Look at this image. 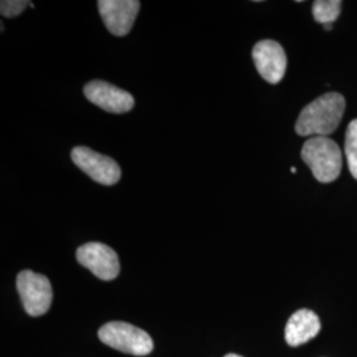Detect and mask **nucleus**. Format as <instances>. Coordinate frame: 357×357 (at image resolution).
I'll return each mask as SVG.
<instances>
[{
  "mask_svg": "<svg viewBox=\"0 0 357 357\" xmlns=\"http://www.w3.org/2000/svg\"><path fill=\"white\" fill-rule=\"evenodd\" d=\"M344 110L345 100L340 93L323 94L301 112L295 131L301 137H328L339 128Z\"/></svg>",
  "mask_w": 357,
  "mask_h": 357,
  "instance_id": "1",
  "label": "nucleus"
},
{
  "mask_svg": "<svg viewBox=\"0 0 357 357\" xmlns=\"http://www.w3.org/2000/svg\"><path fill=\"white\" fill-rule=\"evenodd\" d=\"M301 156L320 183H331L339 178L343 155L336 142L327 137L310 138L303 144Z\"/></svg>",
  "mask_w": 357,
  "mask_h": 357,
  "instance_id": "2",
  "label": "nucleus"
},
{
  "mask_svg": "<svg viewBox=\"0 0 357 357\" xmlns=\"http://www.w3.org/2000/svg\"><path fill=\"white\" fill-rule=\"evenodd\" d=\"M98 337L103 344L132 356H146L153 349L151 336L126 321H109L103 324L98 331Z\"/></svg>",
  "mask_w": 357,
  "mask_h": 357,
  "instance_id": "3",
  "label": "nucleus"
},
{
  "mask_svg": "<svg viewBox=\"0 0 357 357\" xmlns=\"http://www.w3.org/2000/svg\"><path fill=\"white\" fill-rule=\"evenodd\" d=\"M16 287L26 314L31 317H41L51 308L53 291L51 282L32 270H23L16 280Z\"/></svg>",
  "mask_w": 357,
  "mask_h": 357,
  "instance_id": "4",
  "label": "nucleus"
},
{
  "mask_svg": "<svg viewBox=\"0 0 357 357\" xmlns=\"http://www.w3.org/2000/svg\"><path fill=\"white\" fill-rule=\"evenodd\" d=\"M77 261L102 281H113L119 274V258L114 250L101 243H88L77 249Z\"/></svg>",
  "mask_w": 357,
  "mask_h": 357,
  "instance_id": "5",
  "label": "nucleus"
},
{
  "mask_svg": "<svg viewBox=\"0 0 357 357\" xmlns=\"http://www.w3.org/2000/svg\"><path fill=\"white\" fill-rule=\"evenodd\" d=\"M72 160L89 178L103 185H113L121 178V168L114 159L96 153L89 147H75Z\"/></svg>",
  "mask_w": 357,
  "mask_h": 357,
  "instance_id": "6",
  "label": "nucleus"
},
{
  "mask_svg": "<svg viewBox=\"0 0 357 357\" xmlns=\"http://www.w3.org/2000/svg\"><path fill=\"white\" fill-rule=\"evenodd\" d=\"M141 3L138 0H100L98 11L107 31L114 36H125L131 31Z\"/></svg>",
  "mask_w": 357,
  "mask_h": 357,
  "instance_id": "7",
  "label": "nucleus"
},
{
  "mask_svg": "<svg viewBox=\"0 0 357 357\" xmlns=\"http://www.w3.org/2000/svg\"><path fill=\"white\" fill-rule=\"evenodd\" d=\"M84 94L90 102L97 105L107 113H128L135 105L134 97L126 90L119 89L101 79H94L86 84Z\"/></svg>",
  "mask_w": 357,
  "mask_h": 357,
  "instance_id": "8",
  "label": "nucleus"
},
{
  "mask_svg": "<svg viewBox=\"0 0 357 357\" xmlns=\"http://www.w3.org/2000/svg\"><path fill=\"white\" fill-rule=\"evenodd\" d=\"M252 54L261 77L270 84H278L287 66V57L281 44L274 40H262L255 44Z\"/></svg>",
  "mask_w": 357,
  "mask_h": 357,
  "instance_id": "9",
  "label": "nucleus"
},
{
  "mask_svg": "<svg viewBox=\"0 0 357 357\" xmlns=\"http://www.w3.org/2000/svg\"><path fill=\"white\" fill-rule=\"evenodd\" d=\"M321 324L319 317L307 308L298 310L290 317L284 328L286 343L291 347L306 344L319 333Z\"/></svg>",
  "mask_w": 357,
  "mask_h": 357,
  "instance_id": "10",
  "label": "nucleus"
},
{
  "mask_svg": "<svg viewBox=\"0 0 357 357\" xmlns=\"http://www.w3.org/2000/svg\"><path fill=\"white\" fill-rule=\"evenodd\" d=\"M342 13V1L340 0H317L312 4L314 19L323 24H332Z\"/></svg>",
  "mask_w": 357,
  "mask_h": 357,
  "instance_id": "11",
  "label": "nucleus"
},
{
  "mask_svg": "<svg viewBox=\"0 0 357 357\" xmlns=\"http://www.w3.org/2000/svg\"><path fill=\"white\" fill-rule=\"evenodd\" d=\"M344 149L349 171L357 180V119H354L347 128Z\"/></svg>",
  "mask_w": 357,
  "mask_h": 357,
  "instance_id": "12",
  "label": "nucleus"
},
{
  "mask_svg": "<svg viewBox=\"0 0 357 357\" xmlns=\"http://www.w3.org/2000/svg\"><path fill=\"white\" fill-rule=\"evenodd\" d=\"M29 1L24 0H3L0 3V13L6 17H16L24 11Z\"/></svg>",
  "mask_w": 357,
  "mask_h": 357,
  "instance_id": "13",
  "label": "nucleus"
},
{
  "mask_svg": "<svg viewBox=\"0 0 357 357\" xmlns=\"http://www.w3.org/2000/svg\"><path fill=\"white\" fill-rule=\"evenodd\" d=\"M224 357H243L240 356V355H236V354H228V355H225Z\"/></svg>",
  "mask_w": 357,
  "mask_h": 357,
  "instance_id": "14",
  "label": "nucleus"
},
{
  "mask_svg": "<svg viewBox=\"0 0 357 357\" xmlns=\"http://www.w3.org/2000/svg\"><path fill=\"white\" fill-rule=\"evenodd\" d=\"M324 28H326V29H327V31H331L332 24H327V26H324Z\"/></svg>",
  "mask_w": 357,
  "mask_h": 357,
  "instance_id": "15",
  "label": "nucleus"
},
{
  "mask_svg": "<svg viewBox=\"0 0 357 357\" xmlns=\"http://www.w3.org/2000/svg\"><path fill=\"white\" fill-rule=\"evenodd\" d=\"M28 6H29V7H31V8H35V4H33V3H32V1H29V4H28Z\"/></svg>",
  "mask_w": 357,
  "mask_h": 357,
  "instance_id": "16",
  "label": "nucleus"
},
{
  "mask_svg": "<svg viewBox=\"0 0 357 357\" xmlns=\"http://www.w3.org/2000/svg\"><path fill=\"white\" fill-rule=\"evenodd\" d=\"M290 171H291L293 174H295V172H296V168H295V167H291V169H290Z\"/></svg>",
  "mask_w": 357,
  "mask_h": 357,
  "instance_id": "17",
  "label": "nucleus"
}]
</instances>
